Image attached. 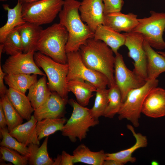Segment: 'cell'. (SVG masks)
Segmentation results:
<instances>
[{"instance_id": "cell-1", "label": "cell", "mask_w": 165, "mask_h": 165, "mask_svg": "<svg viewBox=\"0 0 165 165\" xmlns=\"http://www.w3.org/2000/svg\"><path fill=\"white\" fill-rule=\"evenodd\" d=\"M81 2L77 0H64L59 14V23L68 33L65 47L66 53L79 51L80 46L89 38H93L94 32L83 23L79 13Z\"/></svg>"}, {"instance_id": "cell-2", "label": "cell", "mask_w": 165, "mask_h": 165, "mask_svg": "<svg viewBox=\"0 0 165 165\" xmlns=\"http://www.w3.org/2000/svg\"><path fill=\"white\" fill-rule=\"evenodd\" d=\"M84 64L88 68L105 75L110 88L116 84L114 75L115 56L114 52L103 42L88 39L79 50Z\"/></svg>"}, {"instance_id": "cell-3", "label": "cell", "mask_w": 165, "mask_h": 165, "mask_svg": "<svg viewBox=\"0 0 165 165\" xmlns=\"http://www.w3.org/2000/svg\"><path fill=\"white\" fill-rule=\"evenodd\" d=\"M68 33L59 23L42 31L37 46V51L61 64L67 63L65 47Z\"/></svg>"}, {"instance_id": "cell-4", "label": "cell", "mask_w": 165, "mask_h": 165, "mask_svg": "<svg viewBox=\"0 0 165 165\" xmlns=\"http://www.w3.org/2000/svg\"><path fill=\"white\" fill-rule=\"evenodd\" d=\"M68 103L73 107V112L61 131L63 136L74 142L77 138L80 141L85 138L89 128L98 125L99 121L98 119L91 115L90 109L81 106L73 99H70Z\"/></svg>"}, {"instance_id": "cell-5", "label": "cell", "mask_w": 165, "mask_h": 165, "mask_svg": "<svg viewBox=\"0 0 165 165\" xmlns=\"http://www.w3.org/2000/svg\"><path fill=\"white\" fill-rule=\"evenodd\" d=\"M34 59L36 64L42 68L47 76L50 90L57 93L62 98L68 99L69 91L66 80L68 64L57 62L39 51L35 53Z\"/></svg>"}, {"instance_id": "cell-6", "label": "cell", "mask_w": 165, "mask_h": 165, "mask_svg": "<svg viewBox=\"0 0 165 165\" xmlns=\"http://www.w3.org/2000/svg\"><path fill=\"white\" fill-rule=\"evenodd\" d=\"M158 83L159 81L156 79L148 80L141 87L129 91L118 113L119 119H126L130 121L134 127H138L139 119L145 99L149 92L157 86Z\"/></svg>"}, {"instance_id": "cell-7", "label": "cell", "mask_w": 165, "mask_h": 165, "mask_svg": "<svg viewBox=\"0 0 165 165\" xmlns=\"http://www.w3.org/2000/svg\"><path fill=\"white\" fill-rule=\"evenodd\" d=\"M64 0H40L23 4L22 15L26 22L41 26L50 24L62 9Z\"/></svg>"}, {"instance_id": "cell-8", "label": "cell", "mask_w": 165, "mask_h": 165, "mask_svg": "<svg viewBox=\"0 0 165 165\" xmlns=\"http://www.w3.org/2000/svg\"><path fill=\"white\" fill-rule=\"evenodd\" d=\"M148 17L138 19V24L133 31L140 34L152 48L165 49L163 35L165 29V13L151 11Z\"/></svg>"}, {"instance_id": "cell-9", "label": "cell", "mask_w": 165, "mask_h": 165, "mask_svg": "<svg viewBox=\"0 0 165 165\" xmlns=\"http://www.w3.org/2000/svg\"><path fill=\"white\" fill-rule=\"evenodd\" d=\"M68 71L67 82L79 78L87 81L97 89L106 88L108 86L107 78L103 74L87 67L83 62L79 51L67 53Z\"/></svg>"}, {"instance_id": "cell-10", "label": "cell", "mask_w": 165, "mask_h": 165, "mask_svg": "<svg viewBox=\"0 0 165 165\" xmlns=\"http://www.w3.org/2000/svg\"><path fill=\"white\" fill-rule=\"evenodd\" d=\"M114 75L116 84L121 92L122 103L129 91L141 87L147 81L127 68L122 55L119 53L115 56Z\"/></svg>"}, {"instance_id": "cell-11", "label": "cell", "mask_w": 165, "mask_h": 165, "mask_svg": "<svg viewBox=\"0 0 165 165\" xmlns=\"http://www.w3.org/2000/svg\"><path fill=\"white\" fill-rule=\"evenodd\" d=\"M124 33L126 35L124 45L129 50L128 56L134 62L133 71L147 81V58L143 47L144 38L140 34L134 31Z\"/></svg>"}, {"instance_id": "cell-12", "label": "cell", "mask_w": 165, "mask_h": 165, "mask_svg": "<svg viewBox=\"0 0 165 165\" xmlns=\"http://www.w3.org/2000/svg\"><path fill=\"white\" fill-rule=\"evenodd\" d=\"M31 51L9 56L2 65V69L6 74H35L46 75L35 63L34 54Z\"/></svg>"}, {"instance_id": "cell-13", "label": "cell", "mask_w": 165, "mask_h": 165, "mask_svg": "<svg viewBox=\"0 0 165 165\" xmlns=\"http://www.w3.org/2000/svg\"><path fill=\"white\" fill-rule=\"evenodd\" d=\"M104 5L102 0H82L79 8L81 18L94 32L104 24Z\"/></svg>"}, {"instance_id": "cell-14", "label": "cell", "mask_w": 165, "mask_h": 165, "mask_svg": "<svg viewBox=\"0 0 165 165\" xmlns=\"http://www.w3.org/2000/svg\"><path fill=\"white\" fill-rule=\"evenodd\" d=\"M68 102V99H64L57 93L53 92L43 104L35 109L33 115L38 121L47 118L64 117L65 106Z\"/></svg>"}, {"instance_id": "cell-15", "label": "cell", "mask_w": 165, "mask_h": 165, "mask_svg": "<svg viewBox=\"0 0 165 165\" xmlns=\"http://www.w3.org/2000/svg\"><path fill=\"white\" fill-rule=\"evenodd\" d=\"M141 112L153 118L165 116V90L157 87L152 89L145 99Z\"/></svg>"}, {"instance_id": "cell-16", "label": "cell", "mask_w": 165, "mask_h": 165, "mask_svg": "<svg viewBox=\"0 0 165 165\" xmlns=\"http://www.w3.org/2000/svg\"><path fill=\"white\" fill-rule=\"evenodd\" d=\"M138 24L137 15L132 13L125 14L119 11L104 14L103 25L119 33L132 32Z\"/></svg>"}, {"instance_id": "cell-17", "label": "cell", "mask_w": 165, "mask_h": 165, "mask_svg": "<svg viewBox=\"0 0 165 165\" xmlns=\"http://www.w3.org/2000/svg\"><path fill=\"white\" fill-rule=\"evenodd\" d=\"M127 126L135 138V143L128 148L115 153H107L105 160H114L120 162L123 165L128 162L134 163L136 162V159L132 156L133 153L138 148L147 147L148 145L147 137L140 133H136L132 125L128 124Z\"/></svg>"}, {"instance_id": "cell-18", "label": "cell", "mask_w": 165, "mask_h": 165, "mask_svg": "<svg viewBox=\"0 0 165 165\" xmlns=\"http://www.w3.org/2000/svg\"><path fill=\"white\" fill-rule=\"evenodd\" d=\"M37 120L34 115H32L30 120L21 124L9 131V133L19 142L26 146L31 144L39 145L36 123Z\"/></svg>"}, {"instance_id": "cell-19", "label": "cell", "mask_w": 165, "mask_h": 165, "mask_svg": "<svg viewBox=\"0 0 165 165\" xmlns=\"http://www.w3.org/2000/svg\"><path fill=\"white\" fill-rule=\"evenodd\" d=\"M143 45L147 58V80L156 79L165 72V57L155 51L144 40Z\"/></svg>"}, {"instance_id": "cell-20", "label": "cell", "mask_w": 165, "mask_h": 165, "mask_svg": "<svg viewBox=\"0 0 165 165\" xmlns=\"http://www.w3.org/2000/svg\"><path fill=\"white\" fill-rule=\"evenodd\" d=\"M95 39L105 42L116 54L120 47L124 45L126 35L116 31L103 24L98 26L94 32Z\"/></svg>"}, {"instance_id": "cell-21", "label": "cell", "mask_w": 165, "mask_h": 165, "mask_svg": "<svg viewBox=\"0 0 165 165\" xmlns=\"http://www.w3.org/2000/svg\"><path fill=\"white\" fill-rule=\"evenodd\" d=\"M69 92L75 96L77 102L81 106L85 107L88 104L93 93L97 89L90 83L79 78L75 79L67 82Z\"/></svg>"}, {"instance_id": "cell-22", "label": "cell", "mask_w": 165, "mask_h": 165, "mask_svg": "<svg viewBox=\"0 0 165 165\" xmlns=\"http://www.w3.org/2000/svg\"><path fill=\"white\" fill-rule=\"evenodd\" d=\"M23 5L22 3L18 1L16 5L12 8H10L8 4L2 5L4 9L7 11V19L6 23L0 28V43L11 31L26 22L22 15Z\"/></svg>"}, {"instance_id": "cell-23", "label": "cell", "mask_w": 165, "mask_h": 165, "mask_svg": "<svg viewBox=\"0 0 165 165\" xmlns=\"http://www.w3.org/2000/svg\"><path fill=\"white\" fill-rule=\"evenodd\" d=\"M43 29L40 26L26 22L19 28L22 43L23 53L37 51V46L41 32Z\"/></svg>"}, {"instance_id": "cell-24", "label": "cell", "mask_w": 165, "mask_h": 165, "mask_svg": "<svg viewBox=\"0 0 165 165\" xmlns=\"http://www.w3.org/2000/svg\"><path fill=\"white\" fill-rule=\"evenodd\" d=\"M6 94L23 119L27 121L30 120L35 110L27 96L24 94L9 88L7 90Z\"/></svg>"}, {"instance_id": "cell-25", "label": "cell", "mask_w": 165, "mask_h": 165, "mask_svg": "<svg viewBox=\"0 0 165 165\" xmlns=\"http://www.w3.org/2000/svg\"><path fill=\"white\" fill-rule=\"evenodd\" d=\"M74 163L81 162L92 165H103L107 153L103 150L97 152L91 151L85 145H79L73 151Z\"/></svg>"}, {"instance_id": "cell-26", "label": "cell", "mask_w": 165, "mask_h": 165, "mask_svg": "<svg viewBox=\"0 0 165 165\" xmlns=\"http://www.w3.org/2000/svg\"><path fill=\"white\" fill-rule=\"evenodd\" d=\"M46 76H42L28 89L27 97L34 110L43 104L52 94L47 85Z\"/></svg>"}, {"instance_id": "cell-27", "label": "cell", "mask_w": 165, "mask_h": 165, "mask_svg": "<svg viewBox=\"0 0 165 165\" xmlns=\"http://www.w3.org/2000/svg\"><path fill=\"white\" fill-rule=\"evenodd\" d=\"M48 136L46 137L40 146L33 144L28 147L30 152L28 164L30 165H53L54 160L49 156L47 150Z\"/></svg>"}, {"instance_id": "cell-28", "label": "cell", "mask_w": 165, "mask_h": 165, "mask_svg": "<svg viewBox=\"0 0 165 165\" xmlns=\"http://www.w3.org/2000/svg\"><path fill=\"white\" fill-rule=\"evenodd\" d=\"M37 75L35 74H6L4 80L9 88L25 94L27 90L37 81Z\"/></svg>"}, {"instance_id": "cell-29", "label": "cell", "mask_w": 165, "mask_h": 165, "mask_svg": "<svg viewBox=\"0 0 165 165\" xmlns=\"http://www.w3.org/2000/svg\"><path fill=\"white\" fill-rule=\"evenodd\" d=\"M66 122L65 117L57 119L47 118L38 121L36 130L38 140L40 141L57 131H61Z\"/></svg>"}, {"instance_id": "cell-30", "label": "cell", "mask_w": 165, "mask_h": 165, "mask_svg": "<svg viewBox=\"0 0 165 165\" xmlns=\"http://www.w3.org/2000/svg\"><path fill=\"white\" fill-rule=\"evenodd\" d=\"M20 26L11 31L0 43L3 46V52L10 56L23 53V46L19 30Z\"/></svg>"}, {"instance_id": "cell-31", "label": "cell", "mask_w": 165, "mask_h": 165, "mask_svg": "<svg viewBox=\"0 0 165 165\" xmlns=\"http://www.w3.org/2000/svg\"><path fill=\"white\" fill-rule=\"evenodd\" d=\"M0 104L3 108L9 131L22 124L24 119L14 108L6 94L1 97Z\"/></svg>"}, {"instance_id": "cell-32", "label": "cell", "mask_w": 165, "mask_h": 165, "mask_svg": "<svg viewBox=\"0 0 165 165\" xmlns=\"http://www.w3.org/2000/svg\"><path fill=\"white\" fill-rule=\"evenodd\" d=\"M108 93V103L103 116L112 118L118 114L122 102L120 91L116 84L109 88Z\"/></svg>"}, {"instance_id": "cell-33", "label": "cell", "mask_w": 165, "mask_h": 165, "mask_svg": "<svg viewBox=\"0 0 165 165\" xmlns=\"http://www.w3.org/2000/svg\"><path fill=\"white\" fill-rule=\"evenodd\" d=\"M0 133L2 138V140L0 143V146L14 150L21 154L28 157L30 152L28 147L12 136L9 133L7 127L0 129Z\"/></svg>"}, {"instance_id": "cell-34", "label": "cell", "mask_w": 165, "mask_h": 165, "mask_svg": "<svg viewBox=\"0 0 165 165\" xmlns=\"http://www.w3.org/2000/svg\"><path fill=\"white\" fill-rule=\"evenodd\" d=\"M108 91L106 88L97 89L94 106L90 109L91 115L95 118L103 116L108 103Z\"/></svg>"}, {"instance_id": "cell-35", "label": "cell", "mask_w": 165, "mask_h": 165, "mask_svg": "<svg viewBox=\"0 0 165 165\" xmlns=\"http://www.w3.org/2000/svg\"><path fill=\"white\" fill-rule=\"evenodd\" d=\"M1 159L12 163L15 165H26L28 164V157L23 156L16 151L6 147L0 146Z\"/></svg>"}, {"instance_id": "cell-36", "label": "cell", "mask_w": 165, "mask_h": 165, "mask_svg": "<svg viewBox=\"0 0 165 165\" xmlns=\"http://www.w3.org/2000/svg\"><path fill=\"white\" fill-rule=\"evenodd\" d=\"M104 5V14L119 12L124 4L123 0H102Z\"/></svg>"}, {"instance_id": "cell-37", "label": "cell", "mask_w": 165, "mask_h": 165, "mask_svg": "<svg viewBox=\"0 0 165 165\" xmlns=\"http://www.w3.org/2000/svg\"><path fill=\"white\" fill-rule=\"evenodd\" d=\"M74 163V157L63 151L61 155V162L60 165H73Z\"/></svg>"}, {"instance_id": "cell-38", "label": "cell", "mask_w": 165, "mask_h": 165, "mask_svg": "<svg viewBox=\"0 0 165 165\" xmlns=\"http://www.w3.org/2000/svg\"><path fill=\"white\" fill-rule=\"evenodd\" d=\"M6 74L4 72L0 65V95L1 97L6 94L7 89L4 85V80L5 76Z\"/></svg>"}, {"instance_id": "cell-39", "label": "cell", "mask_w": 165, "mask_h": 165, "mask_svg": "<svg viewBox=\"0 0 165 165\" xmlns=\"http://www.w3.org/2000/svg\"><path fill=\"white\" fill-rule=\"evenodd\" d=\"M7 126L6 119L2 106L0 104V129H4Z\"/></svg>"}, {"instance_id": "cell-40", "label": "cell", "mask_w": 165, "mask_h": 165, "mask_svg": "<svg viewBox=\"0 0 165 165\" xmlns=\"http://www.w3.org/2000/svg\"><path fill=\"white\" fill-rule=\"evenodd\" d=\"M103 165H123L120 162L112 159H106Z\"/></svg>"}, {"instance_id": "cell-41", "label": "cell", "mask_w": 165, "mask_h": 165, "mask_svg": "<svg viewBox=\"0 0 165 165\" xmlns=\"http://www.w3.org/2000/svg\"><path fill=\"white\" fill-rule=\"evenodd\" d=\"M53 165H60L61 162V155H58L57 158L53 160Z\"/></svg>"}, {"instance_id": "cell-42", "label": "cell", "mask_w": 165, "mask_h": 165, "mask_svg": "<svg viewBox=\"0 0 165 165\" xmlns=\"http://www.w3.org/2000/svg\"><path fill=\"white\" fill-rule=\"evenodd\" d=\"M40 0H18V1L21 2L23 4L33 2Z\"/></svg>"}, {"instance_id": "cell-43", "label": "cell", "mask_w": 165, "mask_h": 165, "mask_svg": "<svg viewBox=\"0 0 165 165\" xmlns=\"http://www.w3.org/2000/svg\"><path fill=\"white\" fill-rule=\"evenodd\" d=\"M151 164L152 165H157L159 164L157 161L155 160H153L151 162Z\"/></svg>"}, {"instance_id": "cell-44", "label": "cell", "mask_w": 165, "mask_h": 165, "mask_svg": "<svg viewBox=\"0 0 165 165\" xmlns=\"http://www.w3.org/2000/svg\"><path fill=\"white\" fill-rule=\"evenodd\" d=\"M157 52H158V53L161 54L162 55H163V56L165 57V52L161 51H157Z\"/></svg>"}, {"instance_id": "cell-45", "label": "cell", "mask_w": 165, "mask_h": 165, "mask_svg": "<svg viewBox=\"0 0 165 165\" xmlns=\"http://www.w3.org/2000/svg\"><path fill=\"white\" fill-rule=\"evenodd\" d=\"M7 0H0V1L2 2H4V1H7Z\"/></svg>"}]
</instances>
